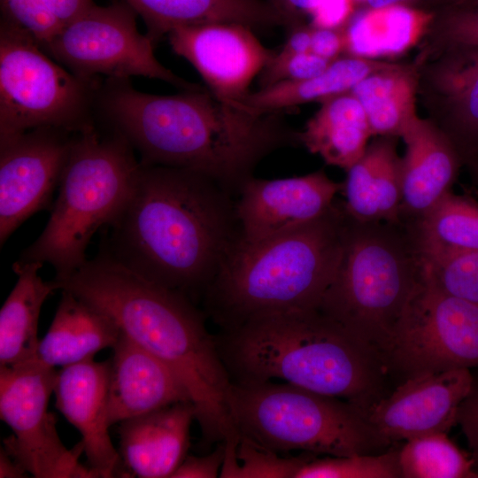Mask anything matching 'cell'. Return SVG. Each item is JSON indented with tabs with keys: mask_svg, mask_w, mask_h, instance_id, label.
<instances>
[{
	"mask_svg": "<svg viewBox=\"0 0 478 478\" xmlns=\"http://www.w3.org/2000/svg\"><path fill=\"white\" fill-rule=\"evenodd\" d=\"M96 116L128 142L141 164L204 174L235 198L266 156L301 145L282 112L257 113L204 87L155 95L137 90L130 79H108Z\"/></svg>",
	"mask_w": 478,
	"mask_h": 478,
	"instance_id": "6da1fadb",
	"label": "cell"
},
{
	"mask_svg": "<svg viewBox=\"0 0 478 478\" xmlns=\"http://www.w3.org/2000/svg\"><path fill=\"white\" fill-rule=\"evenodd\" d=\"M103 251L193 302L240 238L235 197L183 168L143 165Z\"/></svg>",
	"mask_w": 478,
	"mask_h": 478,
	"instance_id": "7a4b0ae2",
	"label": "cell"
},
{
	"mask_svg": "<svg viewBox=\"0 0 478 478\" xmlns=\"http://www.w3.org/2000/svg\"><path fill=\"white\" fill-rule=\"evenodd\" d=\"M67 290L110 316L121 333L164 363L187 390L203 439L236 451L239 435L230 397L233 382L205 313L185 295L161 286L101 251L64 278Z\"/></svg>",
	"mask_w": 478,
	"mask_h": 478,
	"instance_id": "3957f363",
	"label": "cell"
},
{
	"mask_svg": "<svg viewBox=\"0 0 478 478\" xmlns=\"http://www.w3.org/2000/svg\"><path fill=\"white\" fill-rule=\"evenodd\" d=\"M216 341L234 383L280 380L345 400L366 415L382 397L381 356L317 309L258 316Z\"/></svg>",
	"mask_w": 478,
	"mask_h": 478,
	"instance_id": "277c9868",
	"label": "cell"
},
{
	"mask_svg": "<svg viewBox=\"0 0 478 478\" xmlns=\"http://www.w3.org/2000/svg\"><path fill=\"white\" fill-rule=\"evenodd\" d=\"M348 214L343 203L316 220L232 246L203 297L221 331L263 315L316 309L343 251Z\"/></svg>",
	"mask_w": 478,
	"mask_h": 478,
	"instance_id": "5b68a950",
	"label": "cell"
},
{
	"mask_svg": "<svg viewBox=\"0 0 478 478\" xmlns=\"http://www.w3.org/2000/svg\"><path fill=\"white\" fill-rule=\"evenodd\" d=\"M421 278L422 257L405 225L348 214L335 274L316 309L382 358Z\"/></svg>",
	"mask_w": 478,
	"mask_h": 478,
	"instance_id": "8992f818",
	"label": "cell"
},
{
	"mask_svg": "<svg viewBox=\"0 0 478 478\" xmlns=\"http://www.w3.org/2000/svg\"><path fill=\"white\" fill-rule=\"evenodd\" d=\"M135 152L123 136L96 124L75 133L50 219L16 262L48 263L55 278L81 267L93 235L113 223L133 191L140 169Z\"/></svg>",
	"mask_w": 478,
	"mask_h": 478,
	"instance_id": "52a82bcc",
	"label": "cell"
},
{
	"mask_svg": "<svg viewBox=\"0 0 478 478\" xmlns=\"http://www.w3.org/2000/svg\"><path fill=\"white\" fill-rule=\"evenodd\" d=\"M230 407L239 438L281 455L379 453L390 443L354 405L283 382H233Z\"/></svg>",
	"mask_w": 478,
	"mask_h": 478,
	"instance_id": "ba28073f",
	"label": "cell"
},
{
	"mask_svg": "<svg viewBox=\"0 0 478 478\" xmlns=\"http://www.w3.org/2000/svg\"><path fill=\"white\" fill-rule=\"evenodd\" d=\"M102 81L72 73L1 19L0 136L45 127L75 134L93 127Z\"/></svg>",
	"mask_w": 478,
	"mask_h": 478,
	"instance_id": "9c48e42d",
	"label": "cell"
},
{
	"mask_svg": "<svg viewBox=\"0 0 478 478\" xmlns=\"http://www.w3.org/2000/svg\"><path fill=\"white\" fill-rule=\"evenodd\" d=\"M136 16L121 1L107 6L94 4L65 24L43 50L72 73L88 79L142 76L181 90L202 89L158 60L154 53L157 44L138 31Z\"/></svg>",
	"mask_w": 478,
	"mask_h": 478,
	"instance_id": "30bf717a",
	"label": "cell"
},
{
	"mask_svg": "<svg viewBox=\"0 0 478 478\" xmlns=\"http://www.w3.org/2000/svg\"><path fill=\"white\" fill-rule=\"evenodd\" d=\"M407 377L478 368V305L444 294L423 277L382 355Z\"/></svg>",
	"mask_w": 478,
	"mask_h": 478,
	"instance_id": "8fae6325",
	"label": "cell"
},
{
	"mask_svg": "<svg viewBox=\"0 0 478 478\" xmlns=\"http://www.w3.org/2000/svg\"><path fill=\"white\" fill-rule=\"evenodd\" d=\"M56 376L54 367L37 359L0 366V416L12 431L3 447L34 477L95 478L92 469L79 462L82 443L67 449L48 411Z\"/></svg>",
	"mask_w": 478,
	"mask_h": 478,
	"instance_id": "7c38bea8",
	"label": "cell"
},
{
	"mask_svg": "<svg viewBox=\"0 0 478 478\" xmlns=\"http://www.w3.org/2000/svg\"><path fill=\"white\" fill-rule=\"evenodd\" d=\"M73 133L36 127L0 136V243L30 216L50 206Z\"/></svg>",
	"mask_w": 478,
	"mask_h": 478,
	"instance_id": "4fadbf2b",
	"label": "cell"
},
{
	"mask_svg": "<svg viewBox=\"0 0 478 478\" xmlns=\"http://www.w3.org/2000/svg\"><path fill=\"white\" fill-rule=\"evenodd\" d=\"M166 36L173 51L194 66L213 95L237 104L276 52L251 27L238 23L181 27Z\"/></svg>",
	"mask_w": 478,
	"mask_h": 478,
	"instance_id": "5bb4252c",
	"label": "cell"
},
{
	"mask_svg": "<svg viewBox=\"0 0 478 478\" xmlns=\"http://www.w3.org/2000/svg\"><path fill=\"white\" fill-rule=\"evenodd\" d=\"M473 379L467 368L407 377L389 397L374 404L366 418L389 443L448 433L457 424L459 405L469 393Z\"/></svg>",
	"mask_w": 478,
	"mask_h": 478,
	"instance_id": "9a60e30c",
	"label": "cell"
},
{
	"mask_svg": "<svg viewBox=\"0 0 478 478\" xmlns=\"http://www.w3.org/2000/svg\"><path fill=\"white\" fill-rule=\"evenodd\" d=\"M342 189L324 170L273 180L252 176L235 198L241 238L258 242L311 222L332 207Z\"/></svg>",
	"mask_w": 478,
	"mask_h": 478,
	"instance_id": "2e32d148",
	"label": "cell"
},
{
	"mask_svg": "<svg viewBox=\"0 0 478 478\" xmlns=\"http://www.w3.org/2000/svg\"><path fill=\"white\" fill-rule=\"evenodd\" d=\"M418 57L419 93L428 119L452 141L465 165L478 150V48Z\"/></svg>",
	"mask_w": 478,
	"mask_h": 478,
	"instance_id": "e0dca14e",
	"label": "cell"
},
{
	"mask_svg": "<svg viewBox=\"0 0 478 478\" xmlns=\"http://www.w3.org/2000/svg\"><path fill=\"white\" fill-rule=\"evenodd\" d=\"M111 360L94 358L63 366L54 386L56 407L80 432L96 477H129L114 448L108 420Z\"/></svg>",
	"mask_w": 478,
	"mask_h": 478,
	"instance_id": "ac0fdd59",
	"label": "cell"
},
{
	"mask_svg": "<svg viewBox=\"0 0 478 478\" xmlns=\"http://www.w3.org/2000/svg\"><path fill=\"white\" fill-rule=\"evenodd\" d=\"M401 138L400 223L410 226L425 216L451 192L463 158L449 136L431 120L418 115Z\"/></svg>",
	"mask_w": 478,
	"mask_h": 478,
	"instance_id": "d6986e66",
	"label": "cell"
},
{
	"mask_svg": "<svg viewBox=\"0 0 478 478\" xmlns=\"http://www.w3.org/2000/svg\"><path fill=\"white\" fill-rule=\"evenodd\" d=\"M196 410L172 404L120 422V455L128 476L169 478L187 457Z\"/></svg>",
	"mask_w": 478,
	"mask_h": 478,
	"instance_id": "ffe728a7",
	"label": "cell"
},
{
	"mask_svg": "<svg viewBox=\"0 0 478 478\" xmlns=\"http://www.w3.org/2000/svg\"><path fill=\"white\" fill-rule=\"evenodd\" d=\"M112 350L110 426L174 403L190 402L187 390L170 369L122 333Z\"/></svg>",
	"mask_w": 478,
	"mask_h": 478,
	"instance_id": "44dd1931",
	"label": "cell"
},
{
	"mask_svg": "<svg viewBox=\"0 0 478 478\" xmlns=\"http://www.w3.org/2000/svg\"><path fill=\"white\" fill-rule=\"evenodd\" d=\"M346 212L360 222L400 223L401 158L397 137L379 136L347 170L343 183Z\"/></svg>",
	"mask_w": 478,
	"mask_h": 478,
	"instance_id": "7402d4cb",
	"label": "cell"
},
{
	"mask_svg": "<svg viewBox=\"0 0 478 478\" xmlns=\"http://www.w3.org/2000/svg\"><path fill=\"white\" fill-rule=\"evenodd\" d=\"M52 322L40 340L36 358L50 366H66L94 358L105 348H113L121 331L106 313L67 290Z\"/></svg>",
	"mask_w": 478,
	"mask_h": 478,
	"instance_id": "603a6c76",
	"label": "cell"
},
{
	"mask_svg": "<svg viewBox=\"0 0 478 478\" xmlns=\"http://www.w3.org/2000/svg\"><path fill=\"white\" fill-rule=\"evenodd\" d=\"M436 12L407 5L355 10L343 27L344 52L381 59L408 52L423 40Z\"/></svg>",
	"mask_w": 478,
	"mask_h": 478,
	"instance_id": "cb8c5ba5",
	"label": "cell"
},
{
	"mask_svg": "<svg viewBox=\"0 0 478 478\" xmlns=\"http://www.w3.org/2000/svg\"><path fill=\"white\" fill-rule=\"evenodd\" d=\"M140 15L158 44L176 27L238 23L251 28L282 26L266 0H119Z\"/></svg>",
	"mask_w": 478,
	"mask_h": 478,
	"instance_id": "d4e9b609",
	"label": "cell"
},
{
	"mask_svg": "<svg viewBox=\"0 0 478 478\" xmlns=\"http://www.w3.org/2000/svg\"><path fill=\"white\" fill-rule=\"evenodd\" d=\"M320 103L299 132L300 143L327 165L347 171L363 155L373 136L366 115L350 90Z\"/></svg>",
	"mask_w": 478,
	"mask_h": 478,
	"instance_id": "484cf974",
	"label": "cell"
},
{
	"mask_svg": "<svg viewBox=\"0 0 478 478\" xmlns=\"http://www.w3.org/2000/svg\"><path fill=\"white\" fill-rule=\"evenodd\" d=\"M42 265L15 262L12 266L18 280L0 310V366L36 358L41 308L48 297L58 289L53 280L45 281L40 276Z\"/></svg>",
	"mask_w": 478,
	"mask_h": 478,
	"instance_id": "4316f807",
	"label": "cell"
},
{
	"mask_svg": "<svg viewBox=\"0 0 478 478\" xmlns=\"http://www.w3.org/2000/svg\"><path fill=\"white\" fill-rule=\"evenodd\" d=\"M420 60L393 63L358 81L350 92L366 115L373 136L401 137L417 116Z\"/></svg>",
	"mask_w": 478,
	"mask_h": 478,
	"instance_id": "83f0119b",
	"label": "cell"
},
{
	"mask_svg": "<svg viewBox=\"0 0 478 478\" xmlns=\"http://www.w3.org/2000/svg\"><path fill=\"white\" fill-rule=\"evenodd\" d=\"M392 64L349 55L340 57L319 75L305 80L283 81L250 92L240 104L257 113H269L312 101L320 102L351 90L370 73Z\"/></svg>",
	"mask_w": 478,
	"mask_h": 478,
	"instance_id": "f1b7e54d",
	"label": "cell"
},
{
	"mask_svg": "<svg viewBox=\"0 0 478 478\" xmlns=\"http://www.w3.org/2000/svg\"><path fill=\"white\" fill-rule=\"evenodd\" d=\"M406 227L424 258L478 250V201L451 191Z\"/></svg>",
	"mask_w": 478,
	"mask_h": 478,
	"instance_id": "f546056e",
	"label": "cell"
},
{
	"mask_svg": "<svg viewBox=\"0 0 478 478\" xmlns=\"http://www.w3.org/2000/svg\"><path fill=\"white\" fill-rule=\"evenodd\" d=\"M447 434L431 433L405 441L398 450L401 478H478L471 454L460 450Z\"/></svg>",
	"mask_w": 478,
	"mask_h": 478,
	"instance_id": "4dcf8cb0",
	"label": "cell"
},
{
	"mask_svg": "<svg viewBox=\"0 0 478 478\" xmlns=\"http://www.w3.org/2000/svg\"><path fill=\"white\" fill-rule=\"evenodd\" d=\"M295 478H401L398 451L322 458L309 454Z\"/></svg>",
	"mask_w": 478,
	"mask_h": 478,
	"instance_id": "1f68e13d",
	"label": "cell"
},
{
	"mask_svg": "<svg viewBox=\"0 0 478 478\" xmlns=\"http://www.w3.org/2000/svg\"><path fill=\"white\" fill-rule=\"evenodd\" d=\"M422 277L441 292L478 305V250L422 258Z\"/></svg>",
	"mask_w": 478,
	"mask_h": 478,
	"instance_id": "d6a6232c",
	"label": "cell"
},
{
	"mask_svg": "<svg viewBox=\"0 0 478 478\" xmlns=\"http://www.w3.org/2000/svg\"><path fill=\"white\" fill-rule=\"evenodd\" d=\"M421 52L431 55L452 48H478V7L448 5L436 12Z\"/></svg>",
	"mask_w": 478,
	"mask_h": 478,
	"instance_id": "836d02e7",
	"label": "cell"
},
{
	"mask_svg": "<svg viewBox=\"0 0 478 478\" xmlns=\"http://www.w3.org/2000/svg\"><path fill=\"white\" fill-rule=\"evenodd\" d=\"M235 465L221 477L295 478L305 456H284L240 438Z\"/></svg>",
	"mask_w": 478,
	"mask_h": 478,
	"instance_id": "e575fe53",
	"label": "cell"
},
{
	"mask_svg": "<svg viewBox=\"0 0 478 478\" xmlns=\"http://www.w3.org/2000/svg\"><path fill=\"white\" fill-rule=\"evenodd\" d=\"M1 7L2 19L25 31L42 49L63 27L43 0H1Z\"/></svg>",
	"mask_w": 478,
	"mask_h": 478,
	"instance_id": "d590c367",
	"label": "cell"
},
{
	"mask_svg": "<svg viewBox=\"0 0 478 478\" xmlns=\"http://www.w3.org/2000/svg\"><path fill=\"white\" fill-rule=\"evenodd\" d=\"M332 61L312 52L289 56L274 54L260 73V89L283 81L305 80L323 73Z\"/></svg>",
	"mask_w": 478,
	"mask_h": 478,
	"instance_id": "8d00e7d4",
	"label": "cell"
},
{
	"mask_svg": "<svg viewBox=\"0 0 478 478\" xmlns=\"http://www.w3.org/2000/svg\"><path fill=\"white\" fill-rule=\"evenodd\" d=\"M226 447L224 443L204 456L187 455L185 459L172 475V478H216L220 477L225 460Z\"/></svg>",
	"mask_w": 478,
	"mask_h": 478,
	"instance_id": "74e56055",
	"label": "cell"
},
{
	"mask_svg": "<svg viewBox=\"0 0 478 478\" xmlns=\"http://www.w3.org/2000/svg\"><path fill=\"white\" fill-rule=\"evenodd\" d=\"M457 424L462 429L478 467V375H474L470 391L459 405Z\"/></svg>",
	"mask_w": 478,
	"mask_h": 478,
	"instance_id": "f35d334b",
	"label": "cell"
},
{
	"mask_svg": "<svg viewBox=\"0 0 478 478\" xmlns=\"http://www.w3.org/2000/svg\"><path fill=\"white\" fill-rule=\"evenodd\" d=\"M287 29L308 25L310 16L326 0H266Z\"/></svg>",
	"mask_w": 478,
	"mask_h": 478,
	"instance_id": "ab89813d",
	"label": "cell"
},
{
	"mask_svg": "<svg viewBox=\"0 0 478 478\" xmlns=\"http://www.w3.org/2000/svg\"><path fill=\"white\" fill-rule=\"evenodd\" d=\"M343 27L320 28L312 27L311 52L329 61L340 58V54L344 52Z\"/></svg>",
	"mask_w": 478,
	"mask_h": 478,
	"instance_id": "60d3db41",
	"label": "cell"
},
{
	"mask_svg": "<svg viewBox=\"0 0 478 478\" xmlns=\"http://www.w3.org/2000/svg\"><path fill=\"white\" fill-rule=\"evenodd\" d=\"M64 26L94 4L93 0H43Z\"/></svg>",
	"mask_w": 478,
	"mask_h": 478,
	"instance_id": "b9f144b4",
	"label": "cell"
},
{
	"mask_svg": "<svg viewBox=\"0 0 478 478\" xmlns=\"http://www.w3.org/2000/svg\"><path fill=\"white\" fill-rule=\"evenodd\" d=\"M312 27L301 25L288 30V37L282 48L276 52L281 56L311 52Z\"/></svg>",
	"mask_w": 478,
	"mask_h": 478,
	"instance_id": "7bdbcfd3",
	"label": "cell"
},
{
	"mask_svg": "<svg viewBox=\"0 0 478 478\" xmlns=\"http://www.w3.org/2000/svg\"><path fill=\"white\" fill-rule=\"evenodd\" d=\"M27 470L19 465L2 446L0 451V477H27Z\"/></svg>",
	"mask_w": 478,
	"mask_h": 478,
	"instance_id": "ee69618b",
	"label": "cell"
},
{
	"mask_svg": "<svg viewBox=\"0 0 478 478\" xmlns=\"http://www.w3.org/2000/svg\"><path fill=\"white\" fill-rule=\"evenodd\" d=\"M417 0H365L361 4L363 7L381 8L391 5L413 6Z\"/></svg>",
	"mask_w": 478,
	"mask_h": 478,
	"instance_id": "f6af8a7d",
	"label": "cell"
},
{
	"mask_svg": "<svg viewBox=\"0 0 478 478\" xmlns=\"http://www.w3.org/2000/svg\"><path fill=\"white\" fill-rule=\"evenodd\" d=\"M465 166L468 168L474 183L478 186V150Z\"/></svg>",
	"mask_w": 478,
	"mask_h": 478,
	"instance_id": "bcb514c9",
	"label": "cell"
},
{
	"mask_svg": "<svg viewBox=\"0 0 478 478\" xmlns=\"http://www.w3.org/2000/svg\"><path fill=\"white\" fill-rule=\"evenodd\" d=\"M451 5L478 7V0H458L455 4Z\"/></svg>",
	"mask_w": 478,
	"mask_h": 478,
	"instance_id": "7dc6e473",
	"label": "cell"
},
{
	"mask_svg": "<svg viewBox=\"0 0 478 478\" xmlns=\"http://www.w3.org/2000/svg\"><path fill=\"white\" fill-rule=\"evenodd\" d=\"M433 1L443 4V7H444V6H448V5H451L455 4L458 0H433Z\"/></svg>",
	"mask_w": 478,
	"mask_h": 478,
	"instance_id": "c3c4849f",
	"label": "cell"
},
{
	"mask_svg": "<svg viewBox=\"0 0 478 478\" xmlns=\"http://www.w3.org/2000/svg\"><path fill=\"white\" fill-rule=\"evenodd\" d=\"M352 1L357 5V4H362L365 0H352Z\"/></svg>",
	"mask_w": 478,
	"mask_h": 478,
	"instance_id": "681fc988",
	"label": "cell"
}]
</instances>
